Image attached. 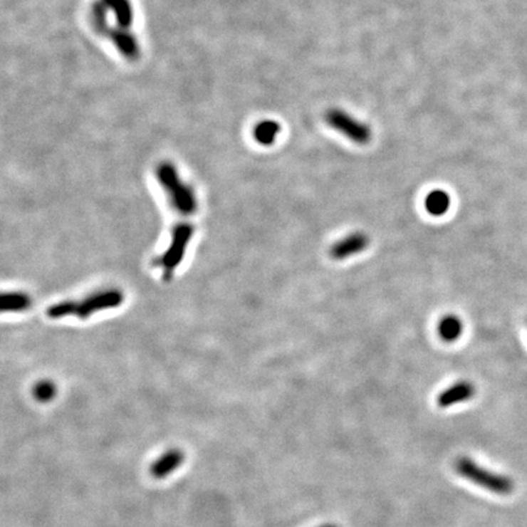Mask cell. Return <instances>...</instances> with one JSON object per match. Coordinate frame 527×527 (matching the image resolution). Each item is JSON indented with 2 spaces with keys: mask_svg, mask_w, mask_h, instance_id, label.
<instances>
[{
  "mask_svg": "<svg viewBox=\"0 0 527 527\" xmlns=\"http://www.w3.org/2000/svg\"><path fill=\"white\" fill-rule=\"evenodd\" d=\"M124 302V294L118 289H108L98 293L92 294L82 301L61 302L49 306L47 309L48 318L63 319L66 316H75L78 319H87L98 311L114 309Z\"/></svg>",
  "mask_w": 527,
  "mask_h": 527,
  "instance_id": "6da1fadb",
  "label": "cell"
},
{
  "mask_svg": "<svg viewBox=\"0 0 527 527\" xmlns=\"http://www.w3.org/2000/svg\"><path fill=\"white\" fill-rule=\"evenodd\" d=\"M157 179L174 212L182 215H192L197 212L196 194L187 183L183 182L174 165L162 162L157 166Z\"/></svg>",
  "mask_w": 527,
  "mask_h": 527,
  "instance_id": "7a4b0ae2",
  "label": "cell"
},
{
  "mask_svg": "<svg viewBox=\"0 0 527 527\" xmlns=\"http://www.w3.org/2000/svg\"><path fill=\"white\" fill-rule=\"evenodd\" d=\"M454 468L460 476L492 494L509 496L514 492L515 484L511 477L491 471L475 463L469 456H460L455 460Z\"/></svg>",
  "mask_w": 527,
  "mask_h": 527,
  "instance_id": "3957f363",
  "label": "cell"
},
{
  "mask_svg": "<svg viewBox=\"0 0 527 527\" xmlns=\"http://www.w3.org/2000/svg\"><path fill=\"white\" fill-rule=\"evenodd\" d=\"M193 234H194V227L192 224L183 222V224L174 226L172 234H171L169 247L166 248L162 256H157V259L154 260V265L157 268H162L164 280H170L174 275V270L179 268V264L182 263Z\"/></svg>",
  "mask_w": 527,
  "mask_h": 527,
  "instance_id": "277c9868",
  "label": "cell"
},
{
  "mask_svg": "<svg viewBox=\"0 0 527 527\" xmlns=\"http://www.w3.org/2000/svg\"><path fill=\"white\" fill-rule=\"evenodd\" d=\"M325 121L330 127L355 145H367L372 140V130L369 125L338 108L328 109L325 114Z\"/></svg>",
  "mask_w": 527,
  "mask_h": 527,
  "instance_id": "5b68a950",
  "label": "cell"
},
{
  "mask_svg": "<svg viewBox=\"0 0 527 527\" xmlns=\"http://www.w3.org/2000/svg\"><path fill=\"white\" fill-rule=\"evenodd\" d=\"M370 244V237L362 231H354L343 239H338L330 248L332 259L345 260L365 251Z\"/></svg>",
  "mask_w": 527,
  "mask_h": 527,
  "instance_id": "8992f818",
  "label": "cell"
},
{
  "mask_svg": "<svg viewBox=\"0 0 527 527\" xmlns=\"http://www.w3.org/2000/svg\"><path fill=\"white\" fill-rule=\"evenodd\" d=\"M113 44L125 59L128 61H137L140 56V46L135 33L130 28L124 27H113L108 33Z\"/></svg>",
  "mask_w": 527,
  "mask_h": 527,
  "instance_id": "52a82bcc",
  "label": "cell"
},
{
  "mask_svg": "<svg viewBox=\"0 0 527 527\" xmlns=\"http://www.w3.org/2000/svg\"><path fill=\"white\" fill-rule=\"evenodd\" d=\"M476 395V387L468 380H460L441 392L437 397V405L441 409L451 408L456 404L465 403Z\"/></svg>",
  "mask_w": 527,
  "mask_h": 527,
  "instance_id": "ba28073f",
  "label": "cell"
},
{
  "mask_svg": "<svg viewBox=\"0 0 527 527\" xmlns=\"http://www.w3.org/2000/svg\"><path fill=\"white\" fill-rule=\"evenodd\" d=\"M184 460V454L179 448H171L160 455L150 466V475L157 480H164L170 476L181 466Z\"/></svg>",
  "mask_w": 527,
  "mask_h": 527,
  "instance_id": "9c48e42d",
  "label": "cell"
},
{
  "mask_svg": "<svg viewBox=\"0 0 527 527\" xmlns=\"http://www.w3.org/2000/svg\"><path fill=\"white\" fill-rule=\"evenodd\" d=\"M464 331V323L456 315H446L438 323L437 332L439 337L447 343H453L459 340Z\"/></svg>",
  "mask_w": 527,
  "mask_h": 527,
  "instance_id": "30bf717a",
  "label": "cell"
},
{
  "mask_svg": "<svg viewBox=\"0 0 527 527\" xmlns=\"http://www.w3.org/2000/svg\"><path fill=\"white\" fill-rule=\"evenodd\" d=\"M451 208V196L443 189L429 192L425 198L426 212L432 216H443Z\"/></svg>",
  "mask_w": 527,
  "mask_h": 527,
  "instance_id": "8fae6325",
  "label": "cell"
},
{
  "mask_svg": "<svg viewBox=\"0 0 527 527\" xmlns=\"http://www.w3.org/2000/svg\"><path fill=\"white\" fill-rule=\"evenodd\" d=\"M281 125L273 120H263L256 125L253 130V137L259 145H271L276 142L277 136L280 135Z\"/></svg>",
  "mask_w": 527,
  "mask_h": 527,
  "instance_id": "7c38bea8",
  "label": "cell"
},
{
  "mask_svg": "<svg viewBox=\"0 0 527 527\" xmlns=\"http://www.w3.org/2000/svg\"><path fill=\"white\" fill-rule=\"evenodd\" d=\"M110 9L108 8L105 0H95L90 8V21L95 32L102 36H107L110 32L111 27L108 20V13Z\"/></svg>",
  "mask_w": 527,
  "mask_h": 527,
  "instance_id": "4fadbf2b",
  "label": "cell"
},
{
  "mask_svg": "<svg viewBox=\"0 0 527 527\" xmlns=\"http://www.w3.org/2000/svg\"><path fill=\"white\" fill-rule=\"evenodd\" d=\"M105 3L110 11L114 13L118 26L130 28L135 19L131 0H105Z\"/></svg>",
  "mask_w": 527,
  "mask_h": 527,
  "instance_id": "5bb4252c",
  "label": "cell"
},
{
  "mask_svg": "<svg viewBox=\"0 0 527 527\" xmlns=\"http://www.w3.org/2000/svg\"><path fill=\"white\" fill-rule=\"evenodd\" d=\"M1 311H24L31 306V298L22 292H4L0 299Z\"/></svg>",
  "mask_w": 527,
  "mask_h": 527,
  "instance_id": "9a60e30c",
  "label": "cell"
},
{
  "mask_svg": "<svg viewBox=\"0 0 527 527\" xmlns=\"http://www.w3.org/2000/svg\"><path fill=\"white\" fill-rule=\"evenodd\" d=\"M33 395L41 403H49L56 395V385L51 381L38 382L34 386Z\"/></svg>",
  "mask_w": 527,
  "mask_h": 527,
  "instance_id": "2e32d148",
  "label": "cell"
},
{
  "mask_svg": "<svg viewBox=\"0 0 527 527\" xmlns=\"http://www.w3.org/2000/svg\"><path fill=\"white\" fill-rule=\"evenodd\" d=\"M319 527H340L337 526V525H335V523H325V525H321V526Z\"/></svg>",
  "mask_w": 527,
  "mask_h": 527,
  "instance_id": "e0dca14e",
  "label": "cell"
}]
</instances>
